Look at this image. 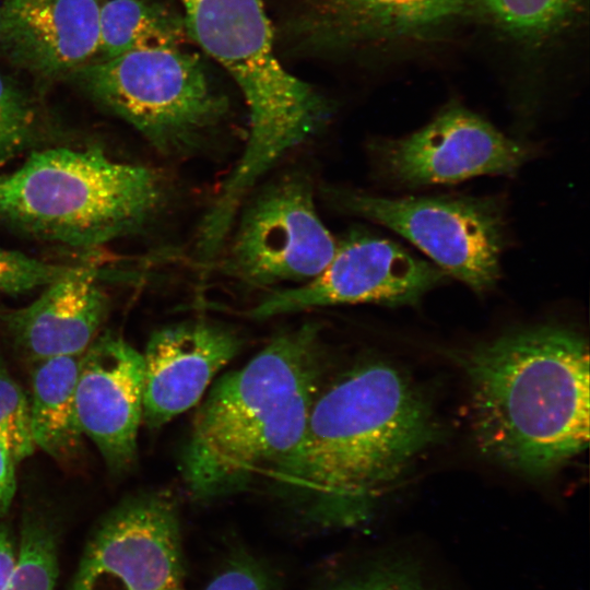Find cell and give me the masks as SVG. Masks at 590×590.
I'll return each instance as SVG.
<instances>
[{
  "label": "cell",
  "mask_w": 590,
  "mask_h": 590,
  "mask_svg": "<svg viewBox=\"0 0 590 590\" xmlns=\"http://www.w3.org/2000/svg\"><path fill=\"white\" fill-rule=\"evenodd\" d=\"M439 436L415 384L392 364L370 361L320 389L299 442L271 476L309 523L353 528Z\"/></svg>",
  "instance_id": "cell-1"
},
{
  "label": "cell",
  "mask_w": 590,
  "mask_h": 590,
  "mask_svg": "<svg viewBox=\"0 0 590 590\" xmlns=\"http://www.w3.org/2000/svg\"><path fill=\"white\" fill-rule=\"evenodd\" d=\"M479 449L530 479L559 471L589 440V347L557 324L518 329L461 357Z\"/></svg>",
  "instance_id": "cell-2"
},
{
  "label": "cell",
  "mask_w": 590,
  "mask_h": 590,
  "mask_svg": "<svg viewBox=\"0 0 590 590\" xmlns=\"http://www.w3.org/2000/svg\"><path fill=\"white\" fill-rule=\"evenodd\" d=\"M322 373L319 327L308 322L281 332L220 378L194 416L182 453L190 495L215 499L271 476L303 436Z\"/></svg>",
  "instance_id": "cell-3"
},
{
  "label": "cell",
  "mask_w": 590,
  "mask_h": 590,
  "mask_svg": "<svg viewBox=\"0 0 590 590\" xmlns=\"http://www.w3.org/2000/svg\"><path fill=\"white\" fill-rule=\"evenodd\" d=\"M188 34L232 75L249 113L248 138L199 225L210 243L228 236L258 181L328 119L324 101L280 63L261 0H180Z\"/></svg>",
  "instance_id": "cell-4"
},
{
  "label": "cell",
  "mask_w": 590,
  "mask_h": 590,
  "mask_svg": "<svg viewBox=\"0 0 590 590\" xmlns=\"http://www.w3.org/2000/svg\"><path fill=\"white\" fill-rule=\"evenodd\" d=\"M163 176L98 148L33 151L0 175V225L45 241L92 249L133 235L164 208Z\"/></svg>",
  "instance_id": "cell-5"
},
{
  "label": "cell",
  "mask_w": 590,
  "mask_h": 590,
  "mask_svg": "<svg viewBox=\"0 0 590 590\" xmlns=\"http://www.w3.org/2000/svg\"><path fill=\"white\" fill-rule=\"evenodd\" d=\"M69 76L165 155L196 151L227 110L201 62L180 46L90 61Z\"/></svg>",
  "instance_id": "cell-6"
},
{
  "label": "cell",
  "mask_w": 590,
  "mask_h": 590,
  "mask_svg": "<svg viewBox=\"0 0 590 590\" xmlns=\"http://www.w3.org/2000/svg\"><path fill=\"white\" fill-rule=\"evenodd\" d=\"M322 191L338 210L400 234L473 291L484 293L498 281L505 222L502 203L494 198H386L340 187Z\"/></svg>",
  "instance_id": "cell-7"
},
{
  "label": "cell",
  "mask_w": 590,
  "mask_h": 590,
  "mask_svg": "<svg viewBox=\"0 0 590 590\" xmlns=\"http://www.w3.org/2000/svg\"><path fill=\"white\" fill-rule=\"evenodd\" d=\"M225 260L229 275L253 286L305 283L332 260L338 243L319 216L310 180L278 178L241 205Z\"/></svg>",
  "instance_id": "cell-8"
},
{
  "label": "cell",
  "mask_w": 590,
  "mask_h": 590,
  "mask_svg": "<svg viewBox=\"0 0 590 590\" xmlns=\"http://www.w3.org/2000/svg\"><path fill=\"white\" fill-rule=\"evenodd\" d=\"M368 150L381 179L409 188L512 175L532 156L528 144L461 105L447 106L405 137L373 140Z\"/></svg>",
  "instance_id": "cell-9"
},
{
  "label": "cell",
  "mask_w": 590,
  "mask_h": 590,
  "mask_svg": "<svg viewBox=\"0 0 590 590\" xmlns=\"http://www.w3.org/2000/svg\"><path fill=\"white\" fill-rule=\"evenodd\" d=\"M184 575L176 506L164 493H145L101 520L71 590H176Z\"/></svg>",
  "instance_id": "cell-10"
},
{
  "label": "cell",
  "mask_w": 590,
  "mask_h": 590,
  "mask_svg": "<svg viewBox=\"0 0 590 590\" xmlns=\"http://www.w3.org/2000/svg\"><path fill=\"white\" fill-rule=\"evenodd\" d=\"M434 263L397 243L365 232H353L327 268L292 288L274 291L249 315L256 319L347 304L412 305L447 279Z\"/></svg>",
  "instance_id": "cell-11"
},
{
  "label": "cell",
  "mask_w": 590,
  "mask_h": 590,
  "mask_svg": "<svg viewBox=\"0 0 590 590\" xmlns=\"http://www.w3.org/2000/svg\"><path fill=\"white\" fill-rule=\"evenodd\" d=\"M142 399V354L116 333L97 335L81 356L76 415L83 435L113 470L134 461Z\"/></svg>",
  "instance_id": "cell-12"
},
{
  "label": "cell",
  "mask_w": 590,
  "mask_h": 590,
  "mask_svg": "<svg viewBox=\"0 0 590 590\" xmlns=\"http://www.w3.org/2000/svg\"><path fill=\"white\" fill-rule=\"evenodd\" d=\"M240 346L235 332L205 320L155 331L142 354V421L156 428L191 409Z\"/></svg>",
  "instance_id": "cell-13"
},
{
  "label": "cell",
  "mask_w": 590,
  "mask_h": 590,
  "mask_svg": "<svg viewBox=\"0 0 590 590\" xmlns=\"http://www.w3.org/2000/svg\"><path fill=\"white\" fill-rule=\"evenodd\" d=\"M99 0H3L0 52L40 76L70 73L98 54Z\"/></svg>",
  "instance_id": "cell-14"
},
{
  "label": "cell",
  "mask_w": 590,
  "mask_h": 590,
  "mask_svg": "<svg viewBox=\"0 0 590 590\" xmlns=\"http://www.w3.org/2000/svg\"><path fill=\"white\" fill-rule=\"evenodd\" d=\"M97 268L78 264L70 274L45 286L37 299L4 316L16 345L33 361L80 356L98 335L109 299Z\"/></svg>",
  "instance_id": "cell-15"
},
{
  "label": "cell",
  "mask_w": 590,
  "mask_h": 590,
  "mask_svg": "<svg viewBox=\"0 0 590 590\" xmlns=\"http://www.w3.org/2000/svg\"><path fill=\"white\" fill-rule=\"evenodd\" d=\"M304 1L308 35L334 45L414 36L448 22L464 9V0Z\"/></svg>",
  "instance_id": "cell-16"
},
{
  "label": "cell",
  "mask_w": 590,
  "mask_h": 590,
  "mask_svg": "<svg viewBox=\"0 0 590 590\" xmlns=\"http://www.w3.org/2000/svg\"><path fill=\"white\" fill-rule=\"evenodd\" d=\"M81 356L37 362L32 376L31 429L35 446L55 459H66L81 445L75 387Z\"/></svg>",
  "instance_id": "cell-17"
},
{
  "label": "cell",
  "mask_w": 590,
  "mask_h": 590,
  "mask_svg": "<svg viewBox=\"0 0 590 590\" xmlns=\"http://www.w3.org/2000/svg\"><path fill=\"white\" fill-rule=\"evenodd\" d=\"M182 19L146 0H106L99 9L101 59L130 51L180 46Z\"/></svg>",
  "instance_id": "cell-18"
},
{
  "label": "cell",
  "mask_w": 590,
  "mask_h": 590,
  "mask_svg": "<svg viewBox=\"0 0 590 590\" xmlns=\"http://www.w3.org/2000/svg\"><path fill=\"white\" fill-rule=\"evenodd\" d=\"M308 590H435L420 562L406 554H384L338 568Z\"/></svg>",
  "instance_id": "cell-19"
},
{
  "label": "cell",
  "mask_w": 590,
  "mask_h": 590,
  "mask_svg": "<svg viewBox=\"0 0 590 590\" xmlns=\"http://www.w3.org/2000/svg\"><path fill=\"white\" fill-rule=\"evenodd\" d=\"M582 0H482L493 20L520 37H540L564 26Z\"/></svg>",
  "instance_id": "cell-20"
},
{
  "label": "cell",
  "mask_w": 590,
  "mask_h": 590,
  "mask_svg": "<svg viewBox=\"0 0 590 590\" xmlns=\"http://www.w3.org/2000/svg\"><path fill=\"white\" fill-rule=\"evenodd\" d=\"M57 574L52 531L38 519L26 520L15 568L2 590H55Z\"/></svg>",
  "instance_id": "cell-21"
},
{
  "label": "cell",
  "mask_w": 590,
  "mask_h": 590,
  "mask_svg": "<svg viewBox=\"0 0 590 590\" xmlns=\"http://www.w3.org/2000/svg\"><path fill=\"white\" fill-rule=\"evenodd\" d=\"M37 138L38 126L30 101L0 74V165L31 149Z\"/></svg>",
  "instance_id": "cell-22"
},
{
  "label": "cell",
  "mask_w": 590,
  "mask_h": 590,
  "mask_svg": "<svg viewBox=\"0 0 590 590\" xmlns=\"http://www.w3.org/2000/svg\"><path fill=\"white\" fill-rule=\"evenodd\" d=\"M0 444L15 462L33 455L30 402L0 361Z\"/></svg>",
  "instance_id": "cell-23"
},
{
  "label": "cell",
  "mask_w": 590,
  "mask_h": 590,
  "mask_svg": "<svg viewBox=\"0 0 590 590\" xmlns=\"http://www.w3.org/2000/svg\"><path fill=\"white\" fill-rule=\"evenodd\" d=\"M76 267L46 262L21 251L0 248V292L22 294L45 287L70 274Z\"/></svg>",
  "instance_id": "cell-24"
},
{
  "label": "cell",
  "mask_w": 590,
  "mask_h": 590,
  "mask_svg": "<svg viewBox=\"0 0 590 590\" xmlns=\"http://www.w3.org/2000/svg\"><path fill=\"white\" fill-rule=\"evenodd\" d=\"M204 590H279V583L263 562L245 551H237Z\"/></svg>",
  "instance_id": "cell-25"
},
{
  "label": "cell",
  "mask_w": 590,
  "mask_h": 590,
  "mask_svg": "<svg viewBox=\"0 0 590 590\" xmlns=\"http://www.w3.org/2000/svg\"><path fill=\"white\" fill-rule=\"evenodd\" d=\"M15 463L11 453L0 444V516L8 511L15 494Z\"/></svg>",
  "instance_id": "cell-26"
},
{
  "label": "cell",
  "mask_w": 590,
  "mask_h": 590,
  "mask_svg": "<svg viewBox=\"0 0 590 590\" xmlns=\"http://www.w3.org/2000/svg\"><path fill=\"white\" fill-rule=\"evenodd\" d=\"M17 562L14 542L7 527L0 526V590L8 583Z\"/></svg>",
  "instance_id": "cell-27"
},
{
  "label": "cell",
  "mask_w": 590,
  "mask_h": 590,
  "mask_svg": "<svg viewBox=\"0 0 590 590\" xmlns=\"http://www.w3.org/2000/svg\"><path fill=\"white\" fill-rule=\"evenodd\" d=\"M176 590H182V589H181V588H179V589H176Z\"/></svg>",
  "instance_id": "cell-28"
}]
</instances>
